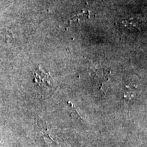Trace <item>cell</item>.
Listing matches in <instances>:
<instances>
[{
  "label": "cell",
  "instance_id": "cell-3",
  "mask_svg": "<svg viewBox=\"0 0 147 147\" xmlns=\"http://www.w3.org/2000/svg\"><path fill=\"white\" fill-rule=\"evenodd\" d=\"M122 24L127 28L129 29H140L142 26V23L139 21L138 19H135V18H129V19L123 20Z\"/></svg>",
  "mask_w": 147,
  "mask_h": 147
},
{
  "label": "cell",
  "instance_id": "cell-2",
  "mask_svg": "<svg viewBox=\"0 0 147 147\" xmlns=\"http://www.w3.org/2000/svg\"><path fill=\"white\" fill-rule=\"evenodd\" d=\"M35 78H42V79H40V80H37V82L40 83V84L42 83H45L47 84H49L50 83L51 78L49 77V75H47V73L44 72L43 70L40 68L36 70V72H35Z\"/></svg>",
  "mask_w": 147,
  "mask_h": 147
},
{
  "label": "cell",
  "instance_id": "cell-1",
  "mask_svg": "<svg viewBox=\"0 0 147 147\" xmlns=\"http://www.w3.org/2000/svg\"><path fill=\"white\" fill-rule=\"evenodd\" d=\"M89 17V12L88 10L84 11L81 10L80 12L77 13H74L71 14L70 16L66 20V23L67 25H71L72 23H81V22L85 21Z\"/></svg>",
  "mask_w": 147,
  "mask_h": 147
}]
</instances>
